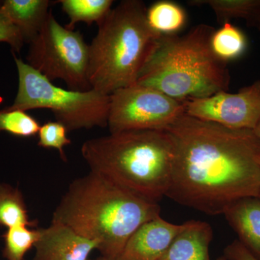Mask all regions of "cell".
I'll list each match as a JSON object with an SVG mask.
<instances>
[{"instance_id": "cell-26", "label": "cell", "mask_w": 260, "mask_h": 260, "mask_svg": "<svg viewBox=\"0 0 260 260\" xmlns=\"http://www.w3.org/2000/svg\"><path fill=\"white\" fill-rule=\"evenodd\" d=\"M253 131H254V134L256 135V136L257 137L258 139H259L260 141V121Z\"/></svg>"}, {"instance_id": "cell-5", "label": "cell", "mask_w": 260, "mask_h": 260, "mask_svg": "<svg viewBox=\"0 0 260 260\" xmlns=\"http://www.w3.org/2000/svg\"><path fill=\"white\" fill-rule=\"evenodd\" d=\"M140 0H124L98 25L89 45L88 78L92 89L110 95L137 83L161 36L149 26Z\"/></svg>"}, {"instance_id": "cell-4", "label": "cell", "mask_w": 260, "mask_h": 260, "mask_svg": "<svg viewBox=\"0 0 260 260\" xmlns=\"http://www.w3.org/2000/svg\"><path fill=\"white\" fill-rule=\"evenodd\" d=\"M215 30L200 24L184 35L161 36L137 84L181 102L228 91L231 76L227 63L215 56L210 46Z\"/></svg>"}, {"instance_id": "cell-27", "label": "cell", "mask_w": 260, "mask_h": 260, "mask_svg": "<svg viewBox=\"0 0 260 260\" xmlns=\"http://www.w3.org/2000/svg\"><path fill=\"white\" fill-rule=\"evenodd\" d=\"M88 260H109V259H107V258L104 257V256H101V257L97 258V259H90Z\"/></svg>"}, {"instance_id": "cell-10", "label": "cell", "mask_w": 260, "mask_h": 260, "mask_svg": "<svg viewBox=\"0 0 260 260\" xmlns=\"http://www.w3.org/2000/svg\"><path fill=\"white\" fill-rule=\"evenodd\" d=\"M34 248V260H88L98 245L68 225L51 221L49 226L39 229Z\"/></svg>"}, {"instance_id": "cell-28", "label": "cell", "mask_w": 260, "mask_h": 260, "mask_svg": "<svg viewBox=\"0 0 260 260\" xmlns=\"http://www.w3.org/2000/svg\"><path fill=\"white\" fill-rule=\"evenodd\" d=\"M218 260H228L225 256H221V257L218 258Z\"/></svg>"}, {"instance_id": "cell-12", "label": "cell", "mask_w": 260, "mask_h": 260, "mask_svg": "<svg viewBox=\"0 0 260 260\" xmlns=\"http://www.w3.org/2000/svg\"><path fill=\"white\" fill-rule=\"evenodd\" d=\"M223 215L239 242L260 259V198L246 197L233 202Z\"/></svg>"}, {"instance_id": "cell-17", "label": "cell", "mask_w": 260, "mask_h": 260, "mask_svg": "<svg viewBox=\"0 0 260 260\" xmlns=\"http://www.w3.org/2000/svg\"><path fill=\"white\" fill-rule=\"evenodd\" d=\"M68 15L70 23L66 28L74 30L75 24L85 23L99 25L112 9V0H60L56 2Z\"/></svg>"}, {"instance_id": "cell-3", "label": "cell", "mask_w": 260, "mask_h": 260, "mask_svg": "<svg viewBox=\"0 0 260 260\" xmlns=\"http://www.w3.org/2000/svg\"><path fill=\"white\" fill-rule=\"evenodd\" d=\"M82 156L90 172L158 203L170 188L176 147L166 129L129 130L86 140Z\"/></svg>"}, {"instance_id": "cell-23", "label": "cell", "mask_w": 260, "mask_h": 260, "mask_svg": "<svg viewBox=\"0 0 260 260\" xmlns=\"http://www.w3.org/2000/svg\"><path fill=\"white\" fill-rule=\"evenodd\" d=\"M0 42H5L9 44L13 50L16 52L21 50L25 44L20 30L12 23L11 20L3 13L1 8H0Z\"/></svg>"}, {"instance_id": "cell-11", "label": "cell", "mask_w": 260, "mask_h": 260, "mask_svg": "<svg viewBox=\"0 0 260 260\" xmlns=\"http://www.w3.org/2000/svg\"><path fill=\"white\" fill-rule=\"evenodd\" d=\"M160 215L140 225L128 239L119 260H160L182 229Z\"/></svg>"}, {"instance_id": "cell-7", "label": "cell", "mask_w": 260, "mask_h": 260, "mask_svg": "<svg viewBox=\"0 0 260 260\" xmlns=\"http://www.w3.org/2000/svg\"><path fill=\"white\" fill-rule=\"evenodd\" d=\"M89 45L80 31L61 25L49 11L39 34L29 44L27 64L52 82L61 80L68 89L91 90Z\"/></svg>"}, {"instance_id": "cell-9", "label": "cell", "mask_w": 260, "mask_h": 260, "mask_svg": "<svg viewBox=\"0 0 260 260\" xmlns=\"http://www.w3.org/2000/svg\"><path fill=\"white\" fill-rule=\"evenodd\" d=\"M186 115L235 129L254 130L260 121V81L238 93L220 91L184 102Z\"/></svg>"}, {"instance_id": "cell-19", "label": "cell", "mask_w": 260, "mask_h": 260, "mask_svg": "<svg viewBox=\"0 0 260 260\" xmlns=\"http://www.w3.org/2000/svg\"><path fill=\"white\" fill-rule=\"evenodd\" d=\"M189 5L208 6L213 10L219 23L232 19H244L250 25L260 8V0H194Z\"/></svg>"}, {"instance_id": "cell-1", "label": "cell", "mask_w": 260, "mask_h": 260, "mask_svg": "<svg viewBox=\"0 0 260 260\" xmlns=\"http://www.w3.org/2000/svg\"><path fill=\"white\" fill-rule=\"evenodd\" d=\"M176 159L167 197L208 215L259 197L260 141L251 129H235L183 114L166 128Z\"/></svg>"}, {"instance_id": "cell-2", "label": "cell", "mask_w": 260, "mask_h": 260, "mask_svg": "<svg viewBox=\"0 0 260 260\" xmlns=\"http://www.w3.org/2000/svg\"><path fill=\"white\" fill-rule=\"evenodd\" d=\"M160 211L158 203L147 201L90 171L70 184L51 221L64 224L96 243L104 257L119 260L135 231L160 215Z\"/></svg>"}, {"instance_id": "cell-25", "label": "cell", "mask_w": 260, "mask_h": 260, "mask_svg": "<svg viewBox=\"0 0 260 260\" xmlns=\"http://www.w3.org/2000/svg\"><path fill=\"white\" fill-rule=\"evenodd\" d=\"M249 26H254L257 28L260 31V8L258 13H256V16L254 17V20H252Z\"/></svg>"}, {"instance_id": "cell-29", "label": "cell", "mask_w": 260, "mask_h": 260, "mask_svg": "<svg viewBox=\"0 0 260 260\" xmlns=\"http://www.w3.org/2000/svg\"><path fill=\"white\" fill-rule=\"evenodd\" d=\"M1 3H2V2H0V4H1Z\"/></svg>"}, {"instance_id": "cell-18", "label": "cell", "mask_w": 260, "mask_h": 260, "mask_svg": "<svg viewBox=\"0 0 260 260\" xmlns=\"http://www.w3.org/2000/svg\"><path fill=\"white\" fill-rule=\"evenodd\" d=\"M212 51L223 62L234 60L244 54L247 47L245 34L230 22L214 31L210 41Z\"/></svg>"}, {"instance_id": "cell-6", "label": "cell", "mask_w": 260, "mask_h": 260, "mask_svg": "<svg viewBox=\"0 0 260 260\" xmlns=\"http://www.w3.org/2000/svg\"><path fill=\"white\" fill-rule=\"evenodd\" d=\"M14 55L18 70V93L12 109L26 111L47 109L56 121L64 124L68 132L106 127L108 124L110 96L91 89L78 91L59 88Z\"/></svg>"}, {"instance_id": "cell-24", "label": "cell", "mask_w": 260, "mask_h": 260, "mask_svg": "<svg viewBox=\"0 0 260 260\" xmlns=\"http://www.w3.org/2000/svg\"><path fill=\"white\" fill-rule=\"evenodd\" d=\"M224 256L228 260H260L239 240L234 241L226 246Z\"/></svg>"}, {"instance_id": "cell-14", "label": "cell", "mask_w": 260, "mask_h": 260, "mask_svg": "<svg viewBox=\"0 0 260 260\" xmlns=\"http://www.w3.org/2000/svg\"><path fill=\"white\" fill-rule=\"evenodd\" d=\"M49 0H5L0 8L30 44L45 23L50 10Z\"/></svg>"}, {"instance_id": "cell-15", "label": "cell", "mask_w": 260, "mask_h": 260, "mask_svg": "<svg viewBox=\"0 0 260 260\" xmlns=\"http://www.w3.org/2000/svg\"><path fill=\"white\" fill-rule=\"evenodd\" d=\"M146 18L150 28L160 36L177 35L186 23L185 10L171 1L153 3L147 9Z\"/></svg>"}, {"instance_id": "cell-20", "label": "cell", "mask_w": 260, "mask_h": 260, "mask_svg": "<svg viewBox=\"0 0 260 260\" xmlns=\"http://www.w3.org/2000/svg\"><path fill=\"white\" fill-rule=\"evenodd\" d=\"M39 236V229L19 225L7 229L3 256L7 260H24L25 254L34 247Z\"/></svg>"}, {"instance_id": "cell-30", "label": "cell", "mask_w": 260, "mask_h": 260, "mask_svg": "<svg viewBox=\"0 0 260 260\" xmlns=\"http://www.w3.org/2000/svg\"><path fill=\"white\" fill-rule=\"evenodd\" d=\"M259 198H260V191H259Z\"/></svg>"}, {"instance_id": "cell-16", "label": "cell", "mask_w": 260, "mask_h": 260, "mask_svg": "<svg viewBox=\"0 0 260 260\" xmlns=\"http://www.w3.org/2000/svg\"><path fill=\"white\" fill-rule=\"evenodd\" d=\"M37 222L30 220L26 205L18 188L0 182V225L7 229L26 225L37 226Z\"/></svg>"}, {"instance_id": "cell-22", "label": "cell", "mask_w": 260, "mask_h": 260, "mask_svg": "<svg viewBox=\"0 0 260 260\" xmlns=\"http://www.w3.org/2000/svg\"><path fill=\"white\" fill-rule=\"evenodd\" d=\"M68 129L59 121H49L41 126L39 129L38 145L46 149H55L58 150L61 160L67 161L64 147L71 143L68 138Z\"/></svg>"}, {"instance_id": "cell-13", "label": "cell", "mask_w": 260, "mask_h": 260, "mask_svg": "<svg viewBox=\"0 0 260 260\" xmlns=\"http://www.w3.org/2000/svg\"><path fill=\"white\" fill-rule=\"evenodd\" d=\"M213 237V229L206 222H186L160 260H210Z\"/></svg>"}, {"instance_id": "cell-21", "label": "cell", "mask_w": 260, "mask_h": 260, "mask_svg": "<svg viewBox=\"0 0 260 260\" xmlns=\"http://www.w3.org/2000/svg\"><path fill=\"white\" fill-rule=\"evenodd\" d=\"M39 121L26 112L7 107L0 111V133L6 132L20 138H31L39 134Z\"/></svg>"}, {"instance_id": "cell-8", "label": "cell", "mask_w": 260, "mask_h": 260, "mask_svg": "<svg viewBox=\"0 0 260 260\" xmlns=\"http://www.w3.org/2000/svg\"><path fill=\"white\" fill-rule=\"evenodd\" d=\"M109 96L110 133L165 129L185 114L184 102L139 84L119 89Z\"/></svg>"}]
</instances>
